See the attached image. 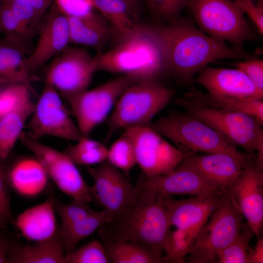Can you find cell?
<instances>
[{
  "instance_id": "29",
  "label": "cell",
  "mask_w": 263,
  "mask_h": 263,
  "mask_svg": "<svg viewBox=\"0 0 263 263\" xmlns=\"http://www.w3.org/2000/svg\"><path fill=\"white\" fill-rule=\"evenodd\" d=\"M111 219V215L104 209L94 210L84 218L72 225L58 227L66 253L75 249L79 242L98 230Z\"/></svg>"
},
{
  "instance_id": "24",
  "label": "cell",
  "mask_w": 263,
  "mask_h": 263,
  "mask_svg": "<svg viewBox=\"0 0 263 263\" xmlns=\"http://www.w3.org/2000/svg\"><path fill=\"white\" fill-rule=\"evenodd\" d=\"M58 227L51 238L33 243L12 241L7 263H64L65 254Z\"/></svg>"
},
{
  "instance_id": "19",
  "label": "cell",
  "mask_w": 263,
  "mask_h": 263,
  "mask_svg": "<svg viewBox=\"0 0 263 263\" xmlns=\"http://www.w3.org/2000/svg\"><path fill=\"white\" fill-rule=\"evenodd\" d=\"M256 160L257 155L241 158L226 153L202 155L194 153L182 162L213 187L225 191L245 168L256 164Z\"/></svg>"
},
{
  "instance_id": "14",
  "label": "cell",
  "mask_w": 263,
  "mask_h": 263,
  "mask_svg": "<svg viewBox=\"0 0 263 263\" xmlns=\"http://www.w3.org/2000/svg\"><path fill=\"white\" fill-rule=\"evenodd\" d=\"M226 194L225 191L217 188L188 199L176 200L169 196L163 197V201L171 226L186 232L194 242Z\"/></svg>"
},
{
  "instance_id": "16",
  "label": "cell",
  "mask_w": 263,
  "mask_h": 263,
  "mask_svg": "<svg viewBox=\"0 0 263 263\" xmlns=\"http://www.w3.org/2000/svg\"><path fill=\"white\" fill-rule=\"evenodd\" d=\"M36 46L24 61V67L31 76L50 59L69 47V27L67 17L54 4L45 14L39 27Z\"/></svg>"
},
{
  "instance_id": "13",
  "label": "cell",
  "mask_w": 263,
  "mask_h": 263,
  "mask_svg": "<svg viewBox=\"0 0 263 263\" xmlns=\"http://www.w3.org/2000/svg\"><path fill=\"white\" fill-rule=\"evenodd\" d=\"M96 71L95 56L84 49L69 46L50 63L45 83L67 99L87 90Z\"/></svg>"
},
{
  "instance_id": "22",
  "label": "cell",
  "mask_w": 263,
  "mask_h": 263,
  "mask_svg": "<svg viewBox=\"0 0 263 263\" xmlns=\"http://www.w3.org/2000/svg\"><path fill=\"white\" fill-rule=\"evenodd\" d=\"M147 177L157 194L163 197L175 195L195 196L217 189L182 162L169 173Z\"/></svg>"
},
{
  "instance_id": "37",
  "label": "cell",
  "mask_w": 263,
  "mask_h": 263,
  "mask_svg": "<svg viewBox=\"0 0 263 263\" xmlns=\"http://www.w3.org/2000/svg\"><path fill=\"white\" fill-rule=\"evenodd\" d=\"M0 33L32 39L38 31L26 25L3 2L0 9Z\"/></svg>"
},
{
  "instance_id": "48",
  "label": "cell",
  "mask_w": 263,
  "mask_h": 263,
  "mask_svg": "<svg viewBox=\"0 0 263 263\" xmlns=\"http://www.w3.org/2000/svg\"><path fill=\"white\" fill-rule=\"evenodd\" d=\"M12 84L10 83L8 80L0 77V89L4 86L5 85H6L7 84Z\"/></svg>"
},
{
  "instance_id": "39",
  "label": "cell",
  "mask_w": 263,
  "mask_h": 263,
  "mask_svg": "<svg viewBox=\"0 0 263 263\" xmlns=\"http://www.w3.org/2000/svg\"><path fill=\"white\" fill-rule=\"evenodd\" d=\"M11 11L23 22L38 31L45 14L27 4L9 0H2Z\"/></svg>"
},
{
  "instance_id": "9",
  "label": "cell",
  "mask_w": 263,
  "mask_h": 263,
  "mask_svg": "<svg viewBox=\"0 0 263 263\" xmlns=\"http://www.w3.org/2000/svg\"><path fill=\"white\" fill-rule=\"evenodd\" d=\"M21 144L39 161L58 188L72 199V203L89 206L94 199L92 187L87 185L76 165L65 154L31 137L23 132Z\"/></svg>"
},
{
  "instance_id": "34",
  "label": "cell",
  "mask_w": 263,
  "mask_h": 263,
  "mask_svg": "<svg viewBox=\"0 0 263 263\" xmlns=\"http://www.w3.org/2000/svg\"><path fill=\"white\" fill-rule=\"evenodd\" d=\"M189 0H144L156 24L171 23L179 19Z\"/></svg>"
},
{
  "instance_id": "30",
  "label": "cell",
  "mask_w": 263,
  "mask_h": 263,
  "mask_svg": "<svg viewBox=\"0 0 263 263\" xmlns=\"http://www.w3.org/2000/svg\"><path fill=\"white\" fill-rule=\"evenodd\" d=\"M95 7L111 24L119 39L129 34L137 24V17L123 0H94Z\"/></svg>"
},
{
  "instance_id": "49",
  "label": "cell",
  "mask_w": 263,
  "mask_h": 263,
  "mask_svg": "<svg viewBox=\"0 0 263 263\" xmlns=\"http://www.w3.org/2000/svg\"><path fill=\"white\" fill-rule=\"evenodd\" d=\"M2 3H3V0H0V9L2 5Z\"/></svg>"
},
{
  "instance_id": "31",
  "label": "cell",
  "mask_w": 263,
  "mask_h": 263,
  "mask_svg": "<svg viewBox=\"0 0 263 263\" xmlns=\"http://www.w3.org/2000/svg\"><path fill=\"white\" fill-rule=\"evenodd\" d=\"M75 142L63 151L76 165L99 164L107 159L108 148L102 143L85 136Z\"/></svg>"
},
{
  "instance_id": "47",
  "label": "cell",
  "mask_w": 263,
  "mask_h": 263,
  "mask_svg": "<svg viewBox=\"0 0 263 263\" xmlns=\"http://www.w3.org/2000/svg\"><path fill=\"white\" fill-rule=\"evenodd\" d=\"M130 8L135 16L138 18L140 0H123Z\"/></svg>"
},
{
  "instance_id": "3",
  "label": "cell",
  "mask_w": 263,
  "mask_h": 263,
  "mask_svg": "<svg viewBox=\"0 0 263 263\" xmlns=\"http://www.w3.org/2000/svg\"><path fill=\"white\" fill-rule=\"evenodd\" d=\"M97 71L129 76L139 81L167 75L162 41L153 25L137 24L113 49L95 56Z\"/></svg>"
},
{
  "instance_id": "2",
  "label": "cell",
  "mask_w": 263,
  "mask_h": 263,
  "mask_svg": "<svg viewBox=\"0 0 263 263\" xmlns=\"http://www.w3.org/2000/svg\"><path fill=\"white\" fill-rule=\"evenodd\" d=\"M136 185L134 200L113 215L98 229V235L102 241L132 242L163 255L171 226L163 197L157 194L142 172Z\"/></svg>"
},
{
  "instance_id": "32",
  "label": "cell",
  "mask_w": 263,
  "mask_h": 263,
  "mask_svg": "<svg viewBox=\"0 0 263 263\" xmlns=\"http://www.w3.org/2000/svg\"><path fill=\"white\" fill-rule=\"evenodd\" d=\"M106 160L127 176L136 164L133 143L125 132L108 149Z\"/></svg>"
},
{
  "instance_id": "10",
  "label": "cell",
  "mask_w": 263,
  "mask_h": 263,
  "mask_svg": "<svg viewBox=\"0 0 263 263\" xmlns=\"http://www.w3.org/2000/svg\"><path fill=\"white\" fill-rule=\"evenodd\" d=\"M136 82L129 76L121 75L66 99L83 136H89L107 118L125 90Z\"/></svg>"
},
{
  "instance_id": "25",
  "label": "cell",
  "mask_w": 263,
  "mask_h": 263,
  "mask_svg": "<svg viewBox=\"0 0 263 263\" xmlns=\"http://www.w3.org/2000/svg\"><path fill=\"white\" fill-rule=\"evenodd\" d=\"M55 199L32 207L20 213L15 224L27 239L38 242L49 239L57 231L54 206Z\"/></svg>"
},
{
  "instance_id": "8",
  "label": "cell",
  "mask_w": 263,
  "mask_h": 263,
  "mask_svg": "<svg viewBox=\"0 0 263 263\" xmlns=\"http://www.w3.org/2000/svg\"><path fill=\"white\" fill-rule=\"evenodd\" d=\"M243 218L236 203L227 193L223 202L198 233L185 261L215 262L218 254L239 234Z\"/></svg>"
},
{
  "instance_id": "46",
  "label": "cell",
  "mask_w": 263,
  "mask_h": 263,
  "mask_svg": "<svg viewBox=\"0 0 263 263\" xmlns=\"http://www.w3.org/2000/svg\"><path fill=\"white\" fill-rule=\"evenodd\" d=\"M27 4L41 13L45 14L47 9L53 4L54 0H9Z\"/></svg>"
},
{
  "instance_id": "15",
  "label": "cell",
  "mask_w": 263,
  "mask_h": 263,
  "mask_svg": "<svg viewBox=\"0 0 263 263\" xmlns=\"http://www.w3.org/2000/svg\"><path fill=\"white\" fill-rule=\"evenodd\" d=\"M87 170L94 181V199L112 216L135 199L137 185L133 186L128 176L107 160Z\"/></svg>"
},
{
  "instance_id": "44",
  "label": "cell",
  "mask_w": 263,
  "mask_h": 263,
  "mask_svg": "<svg viewBox=\"0 0 263 263\" xmlns=\"http://www.w3.org/2000/svg\"><path fill=\"white\" fill-rule=\"evenodd\" d=\"M263 263V238L259 236L257 238V242L253 248L249 247L247 263Z\"/></svg>"
},
{
  "instance_id": "50",
  "label": "cell",
  "mask_w": 263,
  "mask_h": 263,
  "mask_svg": "<svg viewBox=\"0 0 263 263\" xmlns=\"http://www.w3.org/2000/svg\"></svg>"
},
{
  "instance_id": "20",
  "label": "cell",
  "mask_w": 263,
  "mask_h": 263,
  "mask_svg": "<svg viewBox=\"0 0 263 263\" xmlns=\"http://www.w3.org/2000/svg\"><path fill=\"white\" fill-rule=\"evenodd\" d=\"M35 106L30 85H26L11 106L0 116V164L10 156Z\"/></svg>"
},
{
  "instance_id": "33",
  "label": "cell",
  "mask_w": 263,
  "mask_h": 263,
  "mask_svg": "<svg viewBox=\"0 0 263 263\" xmlns=\"http://www.w3.org/2000/svg\"><path fill=\"white\" fill-rule=\"evenodd\" d=\"M254 233L247 224L243 223L237 237L217 255L219 263H247L249 243Z\"/></svg>"
},
{
  "instance_id": "7",
  "label": "cell",
  "mask_w": 263,
  "mask_h": 263,
  "mask_svg": "<svg viewBox=\"0 0 263 263\" xmlns=\"http://www.w3.org/2000/svg\"><path fill=\"white\" fill-rule=\"evenodd\" d=\"M203 32L215 39L242 48L255 37L244 11L230 0H189L187 6Z\"/></svg>"
},
{
  "instance_id": "5",
  "label": "cell",
  "mask_w": 263,
  "mask_h": 263,
  "mask_svg": "<svg viewBox=\"0 0 263 263\" xmlns=\"http://www.w3.org/2000/svg\"><path fill=\"white\" fill-rule=\"evenodd\" d=\"M150 126L184 151L226 153L241 158L256 155L240 151L221 133L187 113L171 111Z\"/></svg>"
},
{
  "instance_id": "17",
  "label": "cell",
  "mask_w": 263,
  "mask_h": 263,
  "mask_svg": "<svg viewBox=\"0 0 263 263\" xmlns=\"http://www.w3.org/2000/svg\"><path fill=\"white\" fill-rule=\"evenodd\" d=\"M257 238L263 227V171L253 164L245 168L226 188Z\"/></svg>"
},
{
  "instance_id": "21",
  "label": "cell",
  "mask_w": 263,
  "mask_h": 263,
  "mask_svg": "<svg viewBox=\"0 0 263 263\" xmlns=\"http://www.w3.org/2000/svg\"><path fill=\"white\" fill-rule=\"evenodd\" d=\"M2 164L10 189L28 196L38 194L44 189L49 177L41 163L34 155L19 156L10 160L8 157Z\"/></svg>"
},
{
  "instance_id": "28",
  "label": "cell",
  "mask_w": 263,
  "mask_h": 263,
  "mask_svg": "<svg viewBox=\"0 0 263 263\" xmlns=\"http://www.w3.org/2000/svg\"><path fill=\"white\" fill-rule=\"evenodd\" d=\"M110 263H168L164 256L149 248L130 241H102Z\"/></svg>"
},
{
  "instance_id": "1",
  "label": "cell",
  "mask_w": 263,
  "mask_h": 263,
  "mask_svg": "<svg viewBox=\"0 0 263 263\" xmlns=\"http://www.w3.org/2000/svg\"><path fill=\"white\" fill-rule=\"evenodd\" d=\"M153 26L164 46L167 75L183 85L192 84L200 71L216 60L257 58L243 48L227 45L207 35L189 19L180 17L171 23Z\"/></svg>"
},
{
  "instance_id": "42",
  "label": "cell",
  "mask_w": 263,
  "mask_h": 263,
  "mask_svg": "<svg viewBox=\"0 0 263 263\" xmlns=\"http://www.w3.org/2000/svg\"><path fill=\"white\" fill-rule=\"evenodd\" d=\"M241 70L260 90L263 91V61L257 58L233 64Z\"/></svg>"
},
{
  "instance_id": "23",
  "label": "cell",
  "mask_w": 263,
  "mask_h": 263,
  "mask_svg": "<svg viewBox=\"0 0 263 263\" xmlns=\"http://www.w3.org/2000/svg\"><path fill=\"white\" fill-rule=\"evenodd\" d=\"M31 40L13 35L0 39V77L11 83H30L24 61L33 49Z\"/></svg>"
},
{
  "instance_id": "35",
  "label": "cell",
  "mask_w": 263,
  "mask_h": 263,
  "mask_svg": "<svg viewBox=\"0 0 263 263\" xmlns=\"http://www.w3.org/2000/svg\"><path fill=\"white\" fill-rule=\"evenodd\" d=\"M193 241L184 231L176 229L169 230L166 239L163 251L168 263H185Z\"/></svg>"
},
{
  "instance_id": "4",
  "label": "cell",
  "mask_w": 263,
  "mask_h": 263,
  "mask_svg": "<svg viewBox=\"0 0 263 263\" xmlns=\"http://www.w3.org/2000/svg\"><path fill=\"white\" fill-rule=\"evenodd\" d=\"M174 94L173 90L158 79L140 80L130 86L117 100L108 119L105 141L119 130L150 126Z\"/></svg>"
},
{
  "instance_id": "6",
  "label": "cell",
  "mask_w": 263,
  "mask_h": 263,
  "mask_svg": "<svg viewBox=\"0 0 263 263\" xmlns=\"http://www.w3.org/2000/svg\"><path fill=\"white\" fill-rule=\"evenodd\" d=\"M175 101L187 113L220 132L246 152L257 154L256 165L263 168V124L255 118L239 112L205 106L184 96Z\"/></svg>"
},
{
  "instance_id": "38",
  "label": "cell",
  "mask_w": 263,
  "mask_h": 263,
  "mask_svg": "<svg viewBox=\"0 0 263 263\" xmlns=\"http://www.w3.org/2000/svg\"><path fill=\"white\" fill-rule=\"evenodd\" d=\"M54 206L55 210L60 219V226L72 225L84 218L94 211L89 206H84L72 202L65 204L56 199Z\"/></svg>"
},
{
  "instance_id": "36",
  "label": "cell",
  "mask_w": 263,
  "mask_h": 263,
  "mask_svg": "<svg viewBox=\"0 0 263 263\" xmlns=\"http://www.w3.org/2000/svg\"><path fill=\"white\" fill-rule=\"evenodd\" d=\"M109 259L102 243L91 241L66 253L64 263H109Z\"/></svg>"
},
{
  "instance_id": "40",
  "label": "cell",
  "mask_w": 263,
  "mask_h": 263,
  "mask_svg": "<svg viewBox=\"0 0 263 263\" xmlns=\"http://www.w3.org/2000/svg\"><path fill=\"white\" fill-rule=\"evenodd\" d=\"M10 189L5 177L4 166L3 164H0V226L2 227L13 222Z\"/></svg>"
},
{
  "instance_id": "12",
  "label": "cell",
  "mask_w": 263,
  "mask_h": 263,
  "mask_svg": "<svg viewBox=\"0 0 263 263\" xmlns=\"http://www.w3.org/2000/svg\"><path fill=\"white\" fill-rule=\"evenodd\" d=\"M125 132L133 143L136 164L149 177L170 172L194 154L172 145L150 126L128 128Z\"/></svg>"
},
{
  "instance_id": "26",
  "label": "cell",
  "mask_w": 263,
  "mask_h": 263,
  "mask_svg": "<svg viewBox=\"0 0 263 263\" xmlns=\"http://www.w3.org/2000/svg\"><path fill=\"white\" fill-rule=\"evenodd\" d=\"M70 42L92 47L100 53L110 37L112 27L102 15L93 12L80 17H67Z\"/></svg>"
},
{
  "instance_id": "27",
  "label": "cell",
  "mask_w": 263,
  "mask_h": 263,
  "mask_svg": "<svg viewBox=\"0 0 263 263\" xmlns=\"http://www.w3.org/2000/svg\"><path fill=\"white\" fill-rule=\"evenodd\" d=\"M183 96L205 106L246 113L263 124V100L215 96L208 93L203 94L192 86L189 87V91Z\"/></svg>"
},
{
  "instance_id": "11",
  "label": "cell",
  "mask_w": 263,
  "mask_h": 263,
  "mask_svg": "<svg viewBox=\"0 0 263 263\" xmlns=\"http://www.w3.org/2000/svg\"><path fill=\"white\" fill-rule=\"evenodd\" d=\"M27 130L25 132L37 140L48 136L76 142L83 136L59 94L47 83L35 104Z\"/></svg>"
},
{
  "instance_id": "41",
  "label": "cell",
  "mask_w": 263,
  "mask_h": 263,
  "mask_svg": "<svg viewBox=\"0 0 263 263\" xmlns=\"http://www.w3.org/2000/svg\"><path fill=\"white\" fill-rule=\"evenodd\" d=\"M57 9L67 17H80L93 12L94 0H54Z\"/></svg>"
},
{
  "instance_id": "45",
  "label": "cell",
  "mask_w": 263,
  "mask_h": 263,
  "mask_svg": "<svg viewBox=\"0 0 263 263\" xmlns=\"http://www.w3.org/2000/svg\"><path fill=\"white\" fill-rule=\"evenodd\" d=\"M0 226V263H7L8 251L12 240Z\"/></svg>"
},
{
  "instance_id": "43",
  "label": "cell",
  "mask_w": 263,
  "mask_h": 263,
  "mask_svg": "<svg viewBox=\"0 0 263 263\" xmlns=\"http://www.w3.org/2000/svg\"><path fill=\"white\" fill-rule=\"evenodd\" d=\"M236 4L246 13L256 26L259 33L263 34V0H234Z\"/></svg>"
},
{
  "instance_id": "18",
  "label": "cell",
  "mask_w": 263,
  "mask_h": 263,
  "mask_svg": "<svg viewBox=\"0 0 263 263\" xmlns=\"http://www.w3.org/2000/svg\"><path fill=\"white\" fill-rule=\"evenodd\" d=\"M192 83L202 85L208 94L215 96L253 100H263V91L237 68L207 66L198 73Z\"/></svg>"
}]
</instances>
